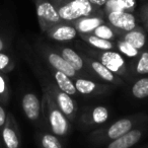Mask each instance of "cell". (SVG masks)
I'll use <instances>...</instances> for the list:
<instances>
[{
	"instance_id": "1",
	"label": "cell",
	"mask_w": 148,
	"mask_h": 148,
	"mask_svg": "<svg viewBox=\"0 0 148 148\" xmlns=\"http://www.w3.org/2000/svg\"><path fill=\"white\" fill-rule=\"evenodd\" d=\"M146 122H148V115L144 113L124 117L112 123L111 125H103L97 129L91 130L88 135V141L95 147L105 146L135 128L136 126Z\"/></svg>"
},
{
	"instance_id": "2",
	"label": "cell",
	"mask_w": 148,
	"mask_h": 148,
	"mask_svg": "<svg viewBox=\"0 0 148 148\" xmlns=\"http://www.w3.org/2000/svg\"><path fill=\"white\" fill-rule=\"evenodd\" d=\"M42 108L47 131L59 138L67 137L71 132L73 124L62 113L51 95L45 90H43L42 97Z\"/></svg>"
},
{
	"instance_id": "3",
	"label": "cell",
	"mask_w": 148,
	"mask_h": 148,
	"mask_svg": "<svg viewBox=\"0 0 148 148\" xmlns=\"http://www.w3.org/2000/svg\"><path fill=\"white\" fill-rule=\"evenodd\" d=\"M77 47H78L77 51L83 52L86 55L97 59L116 75L127 81L131 80L129 72V61L119 52L115 50H109V51L97 50L89 47L86 44H79Z\"/></svg>"
},
{
	"instance_id": "4",
	"label": "cell",
	"mask_w": 148,
	"mask_h": 148,
	"mask_svg": "<svg viewBox=\"0 0 148 148\" xmlns=\"http://www.w3.org/2000/svg\"><path fill=\"white\" fill-rule=\"evenodd\" d=\"M51 2L62 21L67 23L89 15L105 16L103 8L95 6L89 0H51Z\"/></svg>"
},
{
	"instance_id": "5",
	"label": "cell",
	"mask_w": 148,
	"mask_h": 148,
	"mask_svg": "<svg viewBox=\"0 0 148 148\" xmlns=\"http://www.w3.org/2000/svg\"><path fill=\"white\" fill-rule=\"evenodd\" d=\"M35 49L38 57L40 58V60H42L46 67L59 70V71L65 73L67 76H69L73 80L79 78V77H82L76 70L73 69L66 62V60L60 55V53L53 46L40 41L36 43Z\"/></svg>"
},
{
	"instance_id": "6",
	"label": "cell",
	"mask_w": 148,
	"mask_h": 148,
	"mask_svg": "<svg viewBox=\"0 0 148 148\" xmlns=\"http://www.w3.org/2000/svg\"><path fill=\"white\" fill-rule=\"evenodd\" d=\"M110 119V110L105 106H87L78 111L76 124L83 130H95Z\"/></svg>"
},
{
	"instance_id": "7",
	"label": "cell",
	"mask_w": 148,
	"mask_h": 148,
	"mask_svg": "<svg viewBox=\"0 0 148 148\" xmlns=\"http://www.w3.org/2000/svg\"><path fill=\"white\" fill-rule=\"evenodd\" d=\"M21 109L25 118L36 126L38 130H46L45 120L42 108V99H39L36 93L25 92L21 97Z\"/></svg>"
},
{
	"instance_id": "8",
	"label": "cell",
	"mask_w": 148,
	"mask_h": 148,
	"mask_svg": "<svg viewBox=\"0 0 148 148\" xmlns=\"http://www.w3.org/2000/svg\"><path fill=\"white\" fill-rule=\"evenodd\" d=\"M53 47L59 52L60 55L66 60V62H67L73 69L76 70L83 78L93 79V80L99 81L95 74L88 69L86 63L84 62L82 56H81L80 52L72 49V48L68 47V46L59 45V44L53 46Z\"/></svg>"
},
{
	"instance_id": "9",
	"label": "cell",
	"mask_w": 148,
	"mask_h": 148,
	"mask_svg": "<svg viewBox=\"0 0 148 148\" xmlns=\"http://www.w3.org/2000/svg\"><path fill=\"white\" fill-rule=\"evenodd\" d=\"M35 4L38 21L42 33H45L51 27L63 21L51 0H35Z\"/></svg>"
},
{
	"instance_id": "10",
	"label": "cell",
	"mask_w": 148,
	"mask_h": 148,
	"mask_svg": "<svg viewBox=\"0 0 148 148\" xmlns=\"http://www.w3.org/2000/svg\"><path fill=\"white\" fill-rule=\"evenodd\" d=\"M73 81L77 92L79 93V95H83V97H95L108 95L116 88L115 86L103 81H97L93 79L83 78V77L74 79Z\"/></svg>"
},
{
	"instance_id": "11",
	"label": "cell",
	"mask_w": 148,
	"mask_h": 148,
	"mask_svg": "<svg viewBox=\"0 0 148 148\" xmlns=\"http://www.w3.org/2000/svg\"><path fill=\"white\" fill-rule=\"evenodd\" d=\"M80 54H81V56H82L84 62L86 63L88 69L95 74L99 81H103V82H106V83H109V84L113 85V86H115V87L123 86V85L125 84V81H124L123 78H121L120 76L116 75L115 73H113L111 70L108 69L103 64H101V62L97 61V59L86 55V54L83 53V52H80Z\"/></svg>"
},
{
	"instance_id": "12",
	"label": "cell",
	"mask_w": 148,
	"mask_h": 148,
	"mask_svg": "<svg viewBox=\"0 0 148 148\" xmlns=\"http://www.w3.org/2000/svg\"><path fill=\"white\" fill-rule=\"evenodd\" d=\"M0 137L5 148H21V130L16 120L11 113L7 114L6 123L0 131Z\"/></svg>"
},
{
	"instance_id": "13",
	"label": "cell",
	"mask_w": 148,
	"mask_h": 148,
	"mask_svg": "<svg viewBox=\"0 0 148 148\" xmlns=\"http://www.w3.org/2000/svg\"><path fill=\"white\" fill-rule=\"evenodd\" d=\"M147 130L148 122H146L141 125L136 126L135 128L128 131L124 135L108 143L107 145H105V148H131L143 138Z\"/></svg>"
},
{
	"instance_id": "14",
	"label": "cell",
	"mask_w": 148,
	"mask_h": 148,
	"mask_svg": "<svg viewBox=\"0 0 148 148\" xmlns=\"http://www.w3.org/2000/svg\"><path fill=\"white\" fill-rule=\"evenodd\" d=\"M105 18L108 23L121 33H126L137 27V19L134 12L127 11H110L105 13Z\"/></svg>"
},
{
	"instance_id": "15",
	"label": "cell",
	"mask_w": 148,
	"mask_h": 148,
	"mask_svg": "<svg viewBox=\"0 0 148 148\" xmlns=\"http://www.w3.org/2000/svg\"><path fill=\"white\" fill-rule=\"evenodd\" d=\"M44 34L50 40H53L58 43L71 42L74 39L78 38V32L72 25L71 23H67V21H62L53 25Z\"/></svg>"
},
{
	"instance_id": "16",
	"label": "cell",
	"mask_w": 148,
	"mask_h": 148,
	"mask_svg": "<svg viewBox=\"0 0 148 148\" xmlns=\"http://www.w3.org/2000/svg\"><path fill=\"white\" fill-rule=\"evenodd\" d=\"M46 68L48 69L50 75H51L52 80L56 83V85L63 92L67 93V95H69L70 97H74V99H76L77 97H79V93L77 92L73 79L70 78L65 73L59 71V70L53 69V68H48V67Z\"/></svg>"
},
{
	"instance_id": "17",
	"label": "cell",
	"mask_w": 148,
	"mask_h": 148,
	"mask_svg": "<svg viewBox=\"0 0 148 148\" xmlns=\"http://www.w3.org/2000/svg\"><path fill=\"white\" fill-rule=\"evenodd\" d=\"M129 72L131 79L148 75V49L144 48L135 59L129 61Z\"/></svg>"
},
{
	"instance_id": "18",
	"label": "cell",
	"mask_w": 148,
	"mask_h": 148,
	"mask_svg": "<svg viewBox=\"0 0 148 148\" xmlns=\"http://www.w3.org/2000/svg\"><path fill=\"white\" fill-rule=\"evenodd\" d=\"M119 39L124 40L134 48L141 51L144 48H146V45H147V32L143 27L137 25L135 29L123 33Z\"/></svg>"
},
{
	"instance_id": "19",
	"label": "cell",
	"mask_w": 148,
	"mask_h": 148,
	"mask_svg": "<svg viewBox=\"0 0 148 148\" xmlns=\"http://www.w3.org/2000/svg\"><path fill=\"white\" fill-rule=\"evenodd\" d=\"M106 23L105 16L101 15H89V16H82L75 21H71L78 34H91L99 25Z\"/></svg>"
},
{
	"instance_id": "20",
	"label": "cell",
	"mask_w": 148,
	"mask_h": 148,
	"mask_svg": "<svg viewBox=\"0 0 148 148\" xmlns=\"http://www.w3.org/2000/svg\"><path fill=\"white\" fill-rule=\"evenodd\" d=\"M36 140L39 148H64L60 138L46 130H38Z\"/></svg>"
},
{
	"instance_id": "21",
	"label": "cell",
	"mask_w": 148,
	"mask_h": 148,
	"mask_svg": "<svg viewBox=\"0 0 148 148\" xmlns=\"http://www.w3.org/2000/svg\"><path fill=\"white\" fill-rule=\"evenodd\" d=\"M78 37L84 42L89 47L95 48L97 50H115L116 51V44L114 41H109L95 36L93 34H78Z\"/></svg>"
},
{
	"instance_id": "22",
	"label": "cell",
	"mask_w": 148,
	"mask_h": 148,
	"mask_svg": "<svg viewBox=\"0 0 148 148\" xmlns=\"http://www.w3.org/2000/svg\"><path fill=\"white\" fill-rule=\"evenodd\" d=\"M136 7V0H107L103 10L105 13L110 11H127L134 12Z\"/></svg>"
},
{
	"instance_id": "23",
	"label": "cell",
	"mask_w": 148,
	"mask_h": 148,
	"mask_svg": "<svg viewBox=\"0 0 148 148\" xmlns=\"http://www.w3.org/2000/svg\"><path fill=\"white\" fill-rule=\"evenodd\" d=\"M130 92L136 99H144L148 97V75L136 78L134 83H132Z\"/></svg>"
},
{
	"instance_id": "24",
	"label": "cell",
	"mask_w": 148,
	"mask_h": 148,
	"mask_svg": "<svg viewBox=\"0 0 148 148\" xmlns=\"http://www.w3.org/2000/svg\"><path fill=\"white\" fill-rule=\"evenodd\" d=\"M91 34H93V35L99 38H101V39L115 42L116 40H118L121 37L123 33H121V32H119L118 29H116L115 27H113L110 23H108L107 21H106L103 25H99Z\"/></svg>"
},
{
	"instance_id": "25",
	"label": "cell",
	"mask_w": 148,
	"mask_h": 148,
	"mask_svg": "<svg viewBox=\"0 0 148 148\" xmlns=\"http://www.w3.org/2000/svg\"><path fill=\"white\" fill-rule=\"evenodd\" d=\"M116 44V51L119 52L122 56L126 58L128 61L135 59L138 56V54L140 53L139 50H137L136 48H134L133 46H131L130 44H128L127 42H125L122 39H118L115 41Z\"/></svg>"
},
{
	"instance_id": "26",
	"label": "cell",
	"mask_w": 148,
	"mask_h": 148,
	"mask_svg": "<svg viewBox=\"0 0 148 148\" xmlns=\"http://www.w3.org/2000/svg\"><path fill=\"white\" fill-rule=\"evenodd\" d=\"M10 97V88L6 74L0 72V103L6 106Z\"/></svg>"
},
{
	"instance_id": "27",
	"label": "cell",
	"mask_w": 148,
	"mask_h": 148,
	"mask_svg": "<svg viewBox=\"0 0 148 148\" xmlns=\"http://www.w3.org/2000/svg\"><path fill=\"white\" fill-rule=\"evenodd\" d=\"M15 67V61L10 54L6 52H0V72L7 74Z\"/></svg>"
},
{
	"instance_id": "28",
	"label": "cell",
	"mask_w": 148,
	"mask_h": 148,
	"mask_svg": "<svg viewBox=\"0 0 148 148\" xmlns=\"http://www.w3.org/2000/svg\"><path fill=\"white\" fill-rule=\"evenodd\" d=\"M139 18L141 21V23H143V27L145 29V31L148 33V2L140 8Z\"/></svg>"
},
{
	"instance_id": "29",
	"label": "cell",
	"mask_w": 148,
	"mask_h": 148,
	"mask_svg": "<svg viewBox=\"0 0 148 148\" xmlns=\"http://www.w3.org/2000/svg\"><path fill=\"white\" fill-rule=\"evenodd\" d=\"M7 114L8 113H6V111H5L4 106H3L2 103H0V131H1L3 126H4L5 123H6Z\"/></svg>"
},
{
	"instance_id": "30",
	"label": "cell",
	"mask_w": 148,
	"mask_h": 148,
	"mask_svg": "<svg viewBox=\"0 0 148 148\" xmlns=\"http://www.w3.org/2000/svg\"><path fill=\"white\" fill-rule=\"evenodd\" d=\"M92 4H95V6L99 7V8H103V5L106 4V2H107V0H89Z\"/></svg>"
},
{
	"instance_id": "31",
	"label": "cell",
	"mask_w": 148,
	"mask_h": 148,
	"mask_svg": "<svg viewBox=\"0 0 148 148\" xmlns=\"http://www.w3.org/2000/svg\"><path fill=\"white\" fill-rule=\"evenodd\" d=\"M7 49V43L3 37L0 36V52H3Z\"/></svg>"
},
{
	"instance_id": "32",
	"label": "cell",
	"mask_w": 148,
	"mask_h": 148,
	"mask_svg": "<svg viewBox=\"0 0 148 148\" xmlns=\"http://www.w3.org/2000/svg\"><path fill=\"white\" fill-rule=\"evenodd\" d=\"M145 148H148V146H147V147H145Z\"/></svg>"
}]
</instances>
